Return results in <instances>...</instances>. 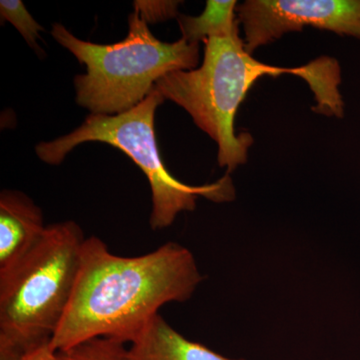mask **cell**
I'll return each instance as SVG.
<instances>
[{
  "label": "cell",
  "mask_w": 360,
  "mask_h": 360,
  "mask_svg": "<svg viewBox=\"0 0 360 360\" xmlns=\"http://www.w3.org/2000/svg\"><path fill=\"white\" fill-rule=\"evenodd\" d=\"M205 276L179 243L127 257L96 236L85 239L72 297L51 345L68 349L94 338L129 345L167 303L186 302Z\"/></svg>",
  "instance_id": "6da1fadb"
},
{
  "label": "cell",
  "mask_w": 360,
  "mask_h": 360,
  "mask_svg": "<svg viewBox=\"0 0 360 360\" xmlns=\"http://www.w3.org/2000/svg\"><path fill=\"white\" fill-rule=\"evenodd\" d=\"M205 59L200 68L167 73L155 89L163 98L181 106L194 123L219 146L220 167L231 174L248 161L253 144L248 132L236 134L234 118L248 90L258 78L290 73L307 80L319 105L316 111L336 117L343 115L338 90L340 68L335 59L323 58L300 68L265 65L245 51L239 37V22L226 32L205 40Z\"/></svg>",
  "instance_id": "7a4b0ae2"
},
{
  "label": "cell",
  "mask_w": 360,
  "mask_h": 360,
  "mask_svg": "<svg viewBox=\"0 0 360 360\" xmlns=\"http://www.w3.org/2000/svg\"><path fill=\"white\" fill-rule=\"evenodd\" d=\"M84 238L72 221L46 226L37 245L0 272V360L51 342L72 297Z\"/></svg>",
  "instance_id": "3957f363"
},
{
  "label": "cell",
  "mask_w": 360,
  "mask_h": 360,
  "mask_svg": "<svg viewBox=\"0 0 360 360\" xmlns=\"http://www.w3.org/2000/svg\"><path fill=\"white\" fill-rule=\"evenodd\" d=\"M129 25L125 39L108 45L77 39L60 23L52 25L53 39L86 65V73L75 77V86L77 103L91 115L131 110L151 94L161 77L195 70L198 65L200 44L182 37L172 44L160 41L135 9Z\"/></svg>",
  "instance_id": "277c9868"
},
{
  "label": "cell",
  "mask_w": 360,
  "mask_h": 360,
  "mask_svg": "<svg viewBox=\"0 0 360 360\" xmlns=\"http://www.w3.org/2000/svg\"><path fill=\"white\" fill-rule=\"evenodd\" d=\"M165 101L155 89L131 110L115 115H90L71 134L40 142L35 153L47 165H58L84 142H104L120 149L141 168L150 184L153 212L149 224L153 231L169 227L180 212H193L198 198L214 202L233 200L236 189L229 174L213 184L193 186L168 172L161 160L155 129L156 110Z\"/></svg>",
  "instance_id": "5b68a950"
},
{
  "label": "cell",
  "mask_w": 360,
  "mask_h": 360,
  "mask_svg": "<svg viewBox=\"0 0 360 360\" xmlns=\"http://www.w3.org/2000/svg\"><path fill=\"white\" fill-rule=\"evenodd\" d=\"M236 13L251 56L305 26L360 39V0H248L236 7Z\"/></svg>",
  "instance_id": "8992f818"
},
{
  "label": "cell",
  "mask_w": 360,
  "mask_h": 360,
  "mask_svg": "<svg viewBox=\"0 0 360 360\" xmlns=\"http://www.w3.org/2000/svg\"><path fill=\"white\" fill-rule=\"evenodd\" d=\"M41 210L18 191L0 194V272L11 269L39 243L44 236Z\"/></svg>",
  "instance_id": "52a82bcc"
},
{
  "label": "cell",
  "mask_w": 360,
  "mask_h": 360,
  "mask_svg": "<svg viewBox=\"0 0 360 360\" xmlns=\"http://www.w3.org/2000/svg\"><path fill=\"white\" fill-rule=\"evenodd\" d=\"M127 360L229 359L180 335L160 314H156L127 347Z\"/></svg>",
  "instance_id": "ba28073f"
},
{
  "label": "cell",
  "mask_w": 360,
  "mask_h": 360,
  "mask_svg": "<svg viewBox=\"0 0 360 360\" xmlns=\"http://www.w3.org/2000/svg\"><path fill=\"white\" fill-rule=\"evenodd\" d=\"M236 0H208L200 16L180 15L179 25L182 39L200 44L238 25Z\"/></svg>",
  "instance_id": "9c48e42d"
},
{
  "label": "cell",
  "mask_w": 360,
  "mask_h": 360,
  "mask_svg": "<svg viewBox=\"0 0 360 360\" xmlns=\"http://www.w3.org/2000/svg\"><path fill=\"white\" fill-rule=\"evenodd\" d=\"M127 345L110 338H94L56 352L53 360H127Z\"/></svg>",
  "instance_id": "30bf717a"
},
{
  "label": "cell",
  "mask_w": 360,
  "mask_h": 360,
  "mask_svg": "<svg viewBox=\"0 0 360 360\" xmlns=\"http://www.w3.org/2000/svg\"><path fill=\"white\" fill-rule=\"evenodd\" d=\"M0 15L2 20L8 21L20 32L30 47L40 51L37 40L40 39L39 32H44V28L28 13L21 0H1Z\"/></svg>",
  "instance_id": "8fae6325"
},
{
  "label": "cell",
  "mask_w": 360,
  "mask_h": 360,
  "mask_svg": "<svg viewBox=\"0 0 360 360\" xmlns=\"http://www.w3.org/2000/svg\"><path fill=\"white\" fill-rule=\"evenodd\" d=\"M179 1H135L134 9L146 22L155 23L175 18L179 13Z\"/></svg>",
  "instance_id": "7c38bea8"
},
{
  "label": "cell",
  "mask_w": 360,
  "mask_h": 360,
  "mask_svg": "<svg viewBox=\"0 0 360 360\" xmlns=\"http://www.w3.org/2000/svg\"><path fill=\"white\" fill-rule=\"evenodd\" d=\"M54 354L56 352L52 349L51 342H47L21 357L20 360H53Z\"/></svg>",
  "instance_id": "4fadbf2b"
}]
</instances>
